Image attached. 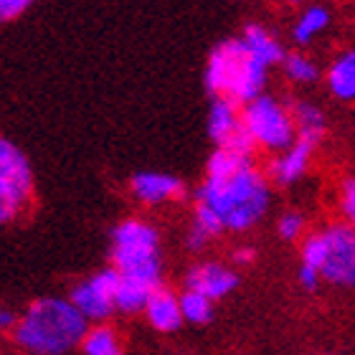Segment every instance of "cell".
I'll return each instance as SVG.
<instances>
[{"mask_svg":"<svg viewBox=\"0 0 355 355\" xmlns=\"http://www.w3.org/2000/svg\"><path fill=\"white\" fill-rule=\"evenodd\" d=\"M320 145L310 140H300L292 145L289 150L279 153V155H274L269 163H266V178H269V183L279 185V188H289V185H295L304 173L310 171V163L312 157H315V150Z\"/></svg>","mask_w":355,"mask_h":355,"instance_id":"10","label":"cell"},{"mask_svg":"<svg viewBox=\"0 0 355 355\" xmlns=\"http://www.w3.org/2000/svg\"><path fill=\"white\" fill-rule=\"evenodd\" d=\"M241 41L246 44V49H249V53H252L254 59L261 61L264 67H282V61L287 56L279 38L274 36L266 26H261V23H249V26H244Z\"/></svg>","mask_w":355,"mask_h":355,"instance_id":"14","label":"cell"},{"mask_svg":"<svg viewBox=\"0 0 355 355\" xmlns=\"http://www.w3.org/2000/svg\"><path fill=\"white\" fill-rule=\"evenodd\" d=\"M196 200L216 211L226 231H249L261 221L272 203V185L257 165L229 178H203Z\"/></svg>","mask_w":355,"mask_h":355,"instance_id":"2","label":"cell"},{"mask_svg":"<svg viewBox=\"0 0 355 355\" xmlns=\"http://www.w3.org/2000/svg\"><path fill=\"white\" fill-rule=\"evenodd\" d=\"M112 266L122 279L163 287V257H160V234L145 218H125L112 229L110 246Z\"/></svg>","mask_w":355,"mask_h":355,"instance_id":"4","label":"cell"},{"mask_svg":"<svg viewBox=\"0 0 355 355\" xmlns=\"http://www.w3.org/2000/svg\"><path fill=\"white\" fill-rule=\"evenodd\" d=\"M89 322L64 297H38L21 312L10 340L23 355H67L82 348Z\"/></svg>","mask_w":355,"mask_h":355,"instance_id":"1","label":"cell"},{"mask_svg":"<svg viewBox=\"0 0 355 355\" xmlns=\"http://www.w3.org/2000/svg\"><path fill=\"white\" fill-rule=\"evenodd\" d=\"M322 231L325 239V261H322V282L335 287H355V229L345 221L327 223Z\"/></svg>","mask_w":355,"mask_h":355,"instance_id":"8","label":"cell"},{"mask_svg":"<svg viewBox=\"0 0 355 355\" xmlns=\"http://www.w3.org/2000/svg\"><path fill=\"white\" fill-rule=\"evenodd\" d=\"M130 193L140 206H165L185 198V183L171 173L140 171L130 178Z\"/></svg>","mask_w":355,"mask_h":355,"instance_id":"9","label":"cell"},{"mask_svg":"<svg viewBox=\"0 0 355 355\" xmlns=\"http://www.w3.org/2000/svg\"><path fill=\"white\" fill-rule=\"evenodd\" d=\"M33 203V171L13 140H0V221H18Z\"/></svg>","mask_w":355,"mask_h":355,"instance_id":"6","label":"cell"},{"mask_svg":"<svg viewBox=\"0 0 355 355\" xmlns=\"http://www.w3.org/2000/svg\"><path fill=\"white\" fill-rule=\"evenodd\" d=\"M18 320H21V315H15L13 310L3 307V310H0V330L6 335H10L15 330V325H18Z\"/></svg>","mask_w":355,"mask_h":355,"instance_id":"28","label":"cell"},{"mask_svg":"<svg viewBox=\"0 0 355 355\" xmlns=\"http://www.w3.org/2000/svg\"><path fill=\"white\" fill-rule=\"evenodd\" d=\"M266 71L261 61L249 53L241 36L223 38L211 49L206 61V89L214 99H229V102L244 107L264 94Z\"/></svg>","mask_w":355,"mask_h":355,"instance_id":"3","label":"cell"},{"mask_svg":"<svg viewBox=\"0 0 355 355\" xmlns=\"http://www.w3.org/2000/svg\"><path fill=\"white\" fill-rule=\"evenodd\" d=\"M254 249L252 246H239L236 252L231 254V261H234V266H249L254 261Z\"/></svg>","mask_w":355,"mask_h":355,"instance_id":"29","label":"cell"},{"mask_svg":"<svg viewBox=\"0 0 355 355\" xmlns=\"http://www.w3.org/2000/svg\"><path fill=\"white\" fill-rule=\"evenodd\" d=\"M145 320L148 325L157 333H178L183 325V310H180V295H175L173 289L160 287L155 295L150 297L148 307H145Z\"/></svg>","mask_w":355,"mask_h":355,"instance_id":"13","label":"cell"},{"mask_svg":"<svg viewBox=\"0 0 355 355\" xmlns=\"http://www.w3.org/2000/svg\"><path fill=\"white\" fill-rule=\"evenodd\" d=\"M338 206H340L343 221L355 229V175L343 178L340 193H338Z\"/></svg>","mask_w":355,"mask_h":355,"instance_id":"24","label":"cell"},{"mask_svg":"<svg viewBox=\"0 0 355 355\" xmlns=\"http://www.w3.org/2000/svg\"><path fill=\"white\" fill-rule=\"evenodd\" d=\"M193 223L198 226V229H203L208 234L211 239H216V236H221L223 231V221L216 216V211H211L208 206H203V203H193Z\"/></svg>","mask_w":355,"mask_h":355,"instance_id":"23","label":"cell"},{"mask_svg":"<svg viewBox=\"0 0 355 355\" xmlns=\"http://www.w3.org/2000/svg\"><path fill=\"white\" fill-rule=\"evenodd\" d=\"M325 355H327V353H325Z\"/></svg>","mask_w":355,"mask_h":355,"instance_id":"32","label":"cell"},{"mask_svg":"<svg viewBox=\"0 0 355 355\" xmlns=\"http://www.w3.org/2000/svg\"><path fill=\"white\" fill-rule=\"evenodd\" d=\"M239 287V277L231 266L221 264V261H200V264L191 266L185 274V289L200 292L208 300H223Z\"/></svg>","mask_w":355,"mask_h":355,"instance_id":"11","label":"cell"},{"mask_svg":"<svg viewBox=\"0 0 355 355\" xmlns=\"http://www.w3.org/2000/svg\"><path fill=\"white\" fill-rule=\"evenodd\" d=\"M241 122H244L257 150H264L269 155H279L297 142L292 102H284L266 92L241 107Z\"/></svg>","mask_w":355,"mask_h":355,"instance_id":"5","label":"cell"},{"mask_svg":"<svg viewBox=\"0 0 355 355\" xmlns=\"http://www.w3.org/2000/svg\"><path fill=\"white\" fill-rule=\"evenodd\" d=\"M206 130H208V137H211V142H214L216 148H226V145L244 130V122H241V107L229 102V99H211Z\"/></svg>","mask_w":355,"mask_h":355,"instance_id":"12","label":"cell"},{"mask_svg":"<svg viewBox=\"0 0 355 355\" xmlns=\"http://www.w3.org/2000/svg\"><path fill=\"white\" fill-rule=\"evenodd\" d=\"M208 241H211V236H208L206 231L198 229L196 223H191V229H188V234H185V246L191 249V252H203L208 246Z\"/></svg>","mask_w":355,"mask_h":355,"instance_id":"27","label":"cell"},{"mask_svg":"<svg viewBox=\"0 0 355 355\" xmlns=\"http://www.w3.org/2000/svg\"><path fill=\"white\" fill-rule=\"evenodd\" d=\"M33 3H36V0H0V21L3 23L15 21V18L26 13Z\"/></svg>","mask_w":355,"mask_h":355,"instance_id":"25","label":"cell"},{"mask_svg":"<svg viewBox=\"0 0 355 355\" xmlns=\"http://www.w3.org/2000/svg\"><path fill=\"white\" fill-rule=\"evenodd\" d=\"M307 231V218L300 211H284L277 221V234H279L284 241H297V239L304 236Z\"/></svg>","mask_w":355,"mask_h":355,"instance_id":"22","label":"cell"},{"mask_svg":"<svg viewBox=\"0 0 355 355\" xmlns=\"http://www.w3.org/2000/svg\"><path fill=\"white\" fill-rule=\"evenodd\" d=\"M282 71L292 84H315L320 82V67L302 51H287L282 61Z\"/></svg>","mask_w":355,"mask_h":355,"instance_id":"20","label":"cell"},{"mask_svg":"<svg viewBox=\"0 0 355 355\" xmlns=\"http://www.w3.org/2000/svg\"><path fill=\"white\" fill-rule=\"evenodd\" d=\"M325 84L327 92L338 102H355V59L350 56V51L330 61L325 71Z\"/></svg>","mask_w":355,"mask_h":355,"instance_id":"15","label":"cell"},{"mask_svg":"<svg viewBox=\"0 0 355 355\" xmlns=\"http://www.w3.org/2000/svg\"><path fill=\"white\" fill-rule=\"evenodd\" d=\"M297 282H300V287L307 289V292H315L320 287V282H322V274L315 269V266H307V264H300V272H297Z\"/></svg>","mask_w":355,"mask_h":355,"instance_id":"26","label":"cell"},{"mask_svg":"<svg viewBox=\"0 0 355 355\" xmlns=\"http://www.w3.org/2000/svg\"><path fill=\"white\" fill-rule=\"evenodd\" d=\"M82 355H125V343L107 322L92 325L82 340Z\"/></svg>","mask_w":355,"mask_h":355,"instance_id":"18","label":"cell"},{"mask_svg":"<svg viewBox=\"0 0 355 355\" xmlns=\"http://www.w3.org/2000/svg\"><path fill=\"white\" fill-rule=\"evenodd\" d=\"M254 165V155H244L229 148H216L206 163V178H229Z\"/></svg>","mask_w":355,"mask_h":355,"instance_id":"19","label":"cell"},{"mask_svg":"<svg viewBox=\"0 0 355 355\" xmlns=\"http://www.w3.org/2000/svg\"><path fill=\"white\" fill-rule=\"evenodd\" d=\"M292 114H295L297 137L300 140H310L315 145L325 140L327 135V117L318 104L307 102V99H297L292 102Z\"/></svg>","mask_w":355,"mask_h":355,"instance_id":"16","label":"cell"},{"mask_svg":"<svg viewBox=\"0 0 355 355\" xmlns=\"http://www.w3.org/2000/svg\"><path fill=\"white\" fill-rule=\"evenodd\" d=\"M214 300H208L200 292L193 289H183L180 292V310H183V320L191 325H208L214 320Z\"/></svg>","mask_w":355,"mask_h":355,"instance_id":"21","label":"cell"},{"mask_svg":"<svg viewBox=\"0 0 355 355\" xmlns=\"http://www.w3.org/2000/svg\"><path fill=\"white\" fill-rule=\"evenodd\" d=\"M348 51H350V56H353V59H355V49H348Z\"/></svg>","mask_w":355,"mask_h":355,"instance_id":"31","label":"cell"},{"mask_svg":"<svg viewBox=\"0 0 355 355\" xmlns=\"http://www.w3.org/2000/svg\"><path fill=\"white\" fill-rule=\"evenodd\" d=\"M119 272L114 266H104L92 277L82 279L79 284L71 287L69 300L76 310L82 312L87 322H104L110 320V315L117 310V289H119Z\"/></svg>","mask_w":355,"mask_h":355,"instance_id":"7","label":"cell"},{"mask_svg":"<svg viewBox=\"0 0 355 355\" xmlns=\"http://www.w3.org/2000/svg\"><path fill=\"white\" fill-rule=\"evenodd\" d=\"M287 3H292V6H300V3H307V0H287Z\"/></svg>","mask_w":355,"mask_h":355,"instance_id":"30","label":"cell"},{"mask_svg":"<svg viewBox=\"0 0 355 355\" xmlns=\"http://www.w3.org/2000/svg\"><path fill=\"white\" fill-rule=\"evenodd\" d=\"M333 21V13L322 3H310L292 26V38L297 46H310L320 33H325Z\"/></svg>","mask_w":355,"mask_h":355,"instance_id":"17","label":"cell"}]
</instances>
